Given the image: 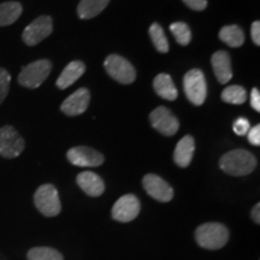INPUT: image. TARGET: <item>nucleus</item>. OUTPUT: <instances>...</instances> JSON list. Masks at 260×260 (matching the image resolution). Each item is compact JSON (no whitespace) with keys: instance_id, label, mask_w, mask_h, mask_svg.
<instances>
[{"instance_id":"nucleus-1","label":"nucleus","mask_w":260,"mask_h":260,"mask_svg":"<svg viewBox=\"0 0 260 260\" xmlns=\"http://www.w3.org/2000/svg\"><path fill=\"white\" fill-rule=\"evenodd\" d=\"M219 167L232 176H246L253 172L256 167L255 157L245 149H235L228 152L220 158Z\"/></svg>"},{"instance_id":"nucleus-2","label":"nucleus","mask_w":260,"mask_h":260,"mask_svg":"<svg viewBox=\"0 0 260 260\" xmlns=\"http://www.w3.org/2000/svg\"><path fill=\"white\" fill-rule=\"evenodd\" d=\"M195 239L203 248L216 251L226 245L229 230L220 223H205L195 230Z\"/></svg>"},{"instance_id":"nucleus-3","label":"nucleus","mask_w":260,"mask_h":260,"mask_svg":"<svg viewBox=\"0 0 260 260\" xmlns=\"http://www.w3.org/2000/svg\"><path fill=\"white\" fill-rule=\"evenodd\" d=\"M52 64L47 59H40L28 64L18 75V82L27 88H38L51 74Z\"/></svg>"},{"instance_id":"nucleus-4","label":"nucleus","mask_w":260,"mask_h":260,"mask_svg":"<svg viewBox=\"0 0 260 260\" xmlns=\"http://www.w3.org/2000/svg\"><path fill=\"white\" fill-rule=\"evenodd\" d=\"M34 203L37 209L46 217H54L61 210L59 194L53 184H42L38 188L34 195Z\"/></svg>"},{"instance_id":"nucleus-5","label":"nucleus","mask_w":260,"mask_h":260,"mask_svg":"<svg viewBox=\"0 0 260 260\" xmlns=\"http://www.w3.org/2000/svg\"><path fill=\"white\" fill-rule=\"evenodd\" d=\"M183 88L188 100L194 105H203L206 100L207 86L205 75L199 69H193L184 75Z\"/></svg>"},{"instance_id":"nucleus-6","label":"nucleus","mask_w":260,"mask_h":260,"mask_svg":"<svg viewBox=\"0 0 260 260\" xmlns=\"http://www.w3.org/2000/svg\"><path fill=\"white\" fill-rule=\"evenodd\" d=\"M107 74L122 84H130L136 79V70L125 58L118 54H110L104 63Z\"/></svg>"},{"instance_id":"nucleus-7","label":"nucleus","mask_w":260,"mask_h":260,"mask_svg":"<svg viewBox=\"0 0 260 260\" xmlns=\"http://www.w3.org/2000/svg\"><path fill=\"white\" fill-rule=\"evenodd\" d=\"M25 147L24 140L11 125L0 129V155L6 159L18 157Z\"/></svg>"},{"instance_id":"nucleus-8","label":"nucleus","mask_w":260,"mask_h":260,"mask_svg":"<svg viewBox=\"0 0 260 260\" xmlns=\"http://www.w3.org/2000/svg\"><path fill=\"white\" fill-rule=\"evenodd\" d=\"M53 31V22L50 16H40L24 29L22 39L28 46H35L50 37Z\"/></svg>"},{"instance_id":"nucleus-9","label":"nucleus","mask_w":260,"mask_h":260,"mask_svg":"<svg viewBox=\"0 0 260 260\" xmlns=\"http://www.w3.org/2000/svg\"><path fill=\"white\" fill-rule=\"evenodd\" d=\"M149 121L157 132L165 136L175 135L180 128L177 117L165 106H159L153 110L149 115Z\"/></svg>"},{"instance_id":"nucleus-10","label":"nucleus","mask_w":260,"mask_h":260,"mask_svg":"<svg viewBox=\"0 0 260 260\" xmlns=\"http://www.w3.org/2000/svg\"><path fill=\"white\" fill-rule=\"evenodd\" d=\"M140 201L135 195L126 194L119 198L112 207L113 219L122 223L134 220L140 213Z\"/></svg>"},{"instance_id":"nucleus-11","label":"nucleus","mask_w":260,"mask_h":260,"mask_svg":"<svg viewBox=\"0 0 260 260\" xmlns=\"http://www.w3.org/2000/svg\"><path fill=\"white\" fill-rule=\"evenodd\" d=\"M67 157L71 164L81 168H95L104 162V155L100 152L86 146L70 148Z\"/></svg>"},{"instance_id":"nucleus-12","label":"nucleus","mask_w":260,"mask_h":260,"mask_svg":"<svg viewBox=\"0 0 260 260\" xmlns=\"http://www.w3.org/2000/svg\"><path fill=\"white\" fill-rule=\"evenodd\" d=\"M142 184H144L145 190L147 191L149 197H152L157 201H160V203H168L174 198V189L170 184L157 175H146Z\"/></svg>"},{"instance_id":"nucleus-13","label":"nucleus","mask_w":260,"mask_h":260,"mask_svg":"<svg viewBox=\"0 0 260 260\" xmlns=\"http://www.w3.org/2000/svg\"><path fill=\"white\" fill-rule=\"evenodd\" d=\"M90 103V93L87 88H80L68 96L61 104L60 110L67 116H79L86 112Z\"/></svg>"},{"instance_id":"nucleus-14","label":"nucleus","mask_w":260,"mask_h":260,"mask_svg":"<svg viewBox=\"0 0 260 260\" xmlns=\"http://www.w3.org/2000/svg\"><path fill=\"white\" fill-rule=\"evenodd\" d=\"M212 68L219 83L225 84L233 79L232 60L229 53L225 51H218L212 56Z\"/></svg>"},{"instance_id":"nucleus-15","label":"nucleus","mask_w":260,"mask_h":260,"mask_svg":"<svg viewBox=\"0 0 260 260\" xmlns=\"http://www.w3.org/2000/svg\"><path fill=\"white\" fill-rule=\"evenodd\" d=\"M77 184L89 197H100L105 190V184L102 177L92 171H84L77 176Z\"/></svg>"},{"instance_id":"nucleus-16","label":"nucleus","mask_w":260,"mask_h":260,"mask_svg":"<svg viewBox=\"0 0 260 260\" xmlns=\"http://www.w3.org/2000/svg\"><path fill=\"white\" fill-rule=\"evenodd\" d=\"M195 151V141L194 138L190 135H186L182 138L178 144L176 145L174 153L175 162L180 168H187L189 167L191 159H193Z\"/></svg>"},{"instance_id":"nucleus-17","label":"nucleus","mask_w":260,"mask_h":260,"mask_svg":"<svg viewBox=\"0 0 260 260\" xmlns=\"http://www.w3.org/2000/svg\"><path fill=\"white\" fill-rule=\"evenodd\" d=\"M86 67L82 61L75 60L71 61L64 68V70L61 71L60 76L57 80V86L60 89H67L68 87H70L71 84H74L81 76L84 74Z\"/></svg>"},{"instance_id":"nucleus-18","label":"nucleus","mask_w":260,"mask_h":260,"mask_svg":"<svg viewBox=\"0 0 260 260\" xmlns=\"http://www.w3.org/2000/svg\"><path fill=\"white\" fill-rule=\"evenodd\" d=\"M153 87L155 93H157L160 98H162V99L170 100V102L176 100V98L178 95L177 88L176 86H175L170 75L159 74L158 76H155V79L153 81Z\"/></svg>"},{"instance_id":"nucleus-19","label":"nucleus","mask_w":260,"mask_h":260,"mask_svg":"<svg viewBox=\"0 0 260 260\" xmlns=\"http://www.w3.org/2000/svg\"><path fill=\"white\" fill-rule=\"evenodd\" d=\"M110 0H81L77 6V14L81 19H90L102 14L109 5Z\"/></svg>"},{"instance_id":"nucleus-20","label":"nucleus","mask_w":260,"mask_h":260,"mask_svg":"<svg viewBox=\"0 0 260 260\" xmlns=\"http://www.w3.org/2000/svg\"><path fill=\"white\" fill-rule=\"evenodd\" d=\"M22 5L17 2H8L0 4V27L15 23L22 15Z\"/></svg>"},{"instance_id":"nucleus-21","label":"nucleus","mask_w":260,"mask_h":260,"mask_svg":"<svg viewBox=\"0 0 260 260\" xmlns=\"http://www.w3.org/2000/svg\"><path fill=\"white\" fill-rule=\"evenodd\" d=\"M219 39L230 47H240L245 42V32L239 25H225L220 29Z\"/></svg>"},{"instance_id":"nucleus-22","label":"nucleus","mask_w":260,"mask_h":260,"mask_svg":"<svg viewBox=\"0 0 260 260\" xmlns=\"http://www.w3.org/2000/svg\"><path fill=\"white\" fill-rule=\"evenodd\" d=\"M149 37L152 39V42H153L154 47L157 48L158 52L160 53H168L170 47H169V42L167 39V35H165L162 28L158 23H153L149 27Z\"/></svg>"},{"instance_id":"nucleus-23","label":"nucleus","mask_w":260,"mask_h":260,"mask_svg":"<svg viewBox=\"0 0 260 260\" xmlns=\"http://www.w3.org/2000/svg\"><path fill=\"white\" fill-rule=\"evenodd\" d=\"M247 93L242 86H229L222 92V100L224 103L241 105L246 102Z\"/></svg>"},{"instance_id":"nucleus-24","label":"nucleus","mask_w":260,"mask_h":260,"mask_svg":"<svg viewBox=\"0 0 260 260\" xmlns=\"http://www.w3.org/2000/svg\"><path fill=\"white\" fill-rule=\"evenodd\" d=\"M28 260H63V255L50 247H35L28 252Z\"/></svg>"},{"instance_id":"nucleus-25","label":"nucleus","mask_w":260,"mask_h":260,"mask_svg":"<svg viewBox=\"0 0 260 260\" xmlns=\"http://www.w3.org/2000/svg\"><path fill=\"white\" fill-rule=\"evenodd\" d=\"M170 30L178 44L182 46H187L191 40V32L188 24L183 22H175L170 25Z\"/></svg>"},{"instance_id":"nucleus-26","label":"nucleus","mask_w":260,"mask_h":260,"mask_svg":"<svg viewBox=\"0 0 260 260\" xmlns=\"http://www.w3.org/2000/svg\"><path fill=\"white\" fill-rule=\"evenodd\" d=\"M10 83H11V75L9 74V71L0 68V104L8 96Z\"/></svg>"},{"instance_id":"nucleus-27","label":"nucleus","mask_w":260,"mask_h":260,"mask_svg":"<svg viewBox=\"0 0 260 260\" xmlns=\"http://www.w3.org/2000/svg\"><path fill=\"white\" fill-rule=\"evenodd\" d=\"M251 129V125H249V122L247 121L246 118H239L236 119L235 123H234V133H235L236 135H240V136H245L247 133H248V130Z\"/></svg>"},{"instance_id":"nucleus-28","label":"nucleus","mask_w":260,"mask_h":260,"mask_svg":"<svg viewBox=\"0 0 260 260\" xmlns=\"http://www.w3.org/2000/svg\"><path fill=\"white\" fill-rule=\"evenodd\" d=\"M247 136H248L249 144L253 146H259L260 145V125L256 124L253 126L252 129L248 130L247 133Z\"/></svg>"},{"instance_id":"nucleus-29","label":"nucleus","mask_w":260,"mask_h":260,"mask_svg":"<svg viewBox=\"0 0 260 260\" xmlns=\"http://www.w3.org/2000/svg\"><path fill=\"white\" fill-rule=\"evenodd\" d=\"M188 8L194 10V11H203L207 8L206 0H182Z\"/></svg>"},{"instance_id":"nucleus-30","label":"nucleus","mask_w":260,"mask_h":260,"mask_svg":"<svg viewBox=\"0 0 260 260\" xmlns=\"http://www.w3.org/2000/svg\"><path fill=\"white\" fill-rule=\"evenodd\" d=\"M251 35H252V40L256 46L260 45V22L255 21L253 22L252 27H251Z\"/></svg>"},{"instance_id":"nucleus-31","label":"nucleus","mask_w":260,"mask_h":260,"mask_svg":"<svg viewBox=\"0 0 260 260\" xmlns=\"http://www.w3.org/2000/svg\"><path fill=\"white\" fill-rule=\"evenodd\" d=\"M251 105L255 111H260V92L258 88H253L251 93Z\"/></svg>"},{"instance_id":"nucleus-32","label":"nucleus","mask_w":260,"mask_h":260,"mask_svg":"<svg viewBox=\"0 0 260 260\" xmlns=\"http://www.w3.org/2000/svg\"><path fill=\"white\" fill-rule=\"evenodd\" d=\"M252 218L256 224L260 223V204H256L252 210Z\"/></svg>"}]
</instances>
